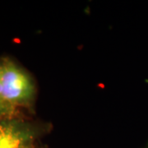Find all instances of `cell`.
<instances>
[{
  "label": "cell",
  "mask_w": 148,
  "mask_h": 148,
  "mask_svg": "<svg viewBox=\"0 0 148 148\" xmlns=\"http://www.w3.org/2000/svg\"><path fill=\"white\" fill-rule=\"evenodd\" d=\"M1 97L12 106L27 105L35 95V86L31 77L12 62L1 64Z\"/></svg>",
  "instance_id": "cell-1"
},
{
  "label": "cell",
  "mask_w": 148,
  "mask_h": 148,
  "mask_svg": "<svg viewBox=\"0 0 148 148\" xmlns=\"http://www.w3.org/2000/svg\"><path fill=\"white\" fill-rule=\"evenodd\" d=\"M35 127L22 122L0 120V148H35Z\"/></svg>",
  "instance_id": "cell-2"
},
{
  "label": "cell",
  "mask_w": 148,
  "mask_h": 148,
  "mask_svg": "<svg viewBox=\"0 0 148 148\" xmlns=\"http://www.w3.org/2000/svg\"><path fill=\"white\" fill-rule=\"evenodd\" d=\"M15 110V106L9 104L8 102L4 101L2 97H0V120H3L2 119L8 117L13 114V111Z\"/></svg>",
  "instance_id": "cell-3"
},
{
  "label": "cell",
  "mask_w": 148,
  "mask_h": 148,
  "mask_svg": "<svg viewBox=\"0 0 148 148\" xmlns=\"http://www.w3.org/2000/svg\"><path fill=\"white\" fill-rule=\"evenodd\" d=\"M1 73H2V68L0 64V97H1V92H2V83H1Z\"/></svg>",
  "instance_id": "cell-4"
}]
</instances>
